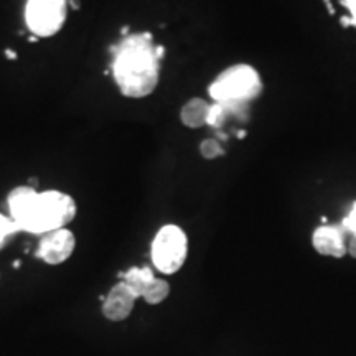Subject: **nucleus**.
I'll return each instance as SVG.
<instances>
[{"mask_svg":"<svg viewBox=\"0 0 356 356\" xmlns=\"http://www.w3.org/2000/svg\"><path fill=\"white\" fill-rule=\"evenodd\" d=\"M163 47L154 44L149 32L129 33L113 47V74L124 96L145 97L152 95L160 79Z\"/></svg>","mask_w":356,"mask_h":356,"instance_id":"obj_1","label":"nucleus"},{"mask_svg":"<svg viewBox=\"0 0 356 356\" xmlns=\"http://www.w3.org/2000/svg\"><path fill=\"white\" fill-rule=\"evenodd\" d=\"M262 79L251 65H233L218 74L210 84L208 92L216 104L222 106L226 113H239L249 102L259 97L262 92Z\"/></svg>","mask_w":356,"mask_h":356,"instance_id":"obj_2","label":"nucleus"},{"mask_svg":"<svg viewBox=\"0 0 356 356\" xmlns=\"http://www.w3.org/2000/svg\"><path fill=\"white\" fill-rule=\"evenodd\" d=\"M76 216V203L70 195L58 190L37 193L32 207L19 222L20 231L32 234H47L65 228Z\"/></svg>","mask_w":356,"mask_h":356,"instance_id":"obj_3","label":"nucleus"},{"mask_svg":"<svg viewBox=\"0 0 356 356\" xmlns=\"http://www.w3.org/2000/svg\"><path fill=\"white\" fill-rule=\"evenodd\" d=\"M188 254V239L185 231L175 225H167L155 234L152 243V262L162 274H175L185 264Z\"/></svg>","mask_w":356,"mask_h":356,"instance_id":"obj_4","label":"nucleus"},{"mask_svg":"<svg viewBox=\"0 0 356 356\" xmlns=\"http://www.w3.org/2000/svg\"><path fill=\"white\" fill-rule=\"evenodd\" d=\"M68 0H29L25 22L35 37H53L65 25Z\"/></svg>","mask_w":356,"mask_h":356,"instance_id":"obj_5","label":"nucleus"},{"mask_svg":"<svg viewBox=\"0 0 356 356\" xmlns=\"http://www.w3.org/2000/svg\"><path fill=\"white\" fill-rule=\"evenodd\" d=\"M74 246H76V239H74L70 229L61 228L50 231V233L43 234V238L40 239L37 257L47 262V264L58 266L70 259V256L74 251Z\"/></svg>","mask_w":356,"mask_h":356,"instance_id":"obj_6","label":"nucleus"},{"mask_svg":"<svg viewBox=\"0 0 356 356\" xmlns=\"http://www.w3.org/2000/svg\"><path fill=\"white\" fill-rule=\"evenodd\" d=\"M137 299L139 297L131 291V287L126 282L121 280L106 296L104 304H102V314L111 322H122L131 315Z\"/></svg>","mask_w":356,"mask_h":356,"instance_id":"obj_7","label":"nucleus"},{"mask_svg":"<svg viewBox=\"0 0 356 356\" xmlns=\"http://www.w3.org/2000/svg\"><path fill=\"white\" fill-rule=\"evenodd\" d=\"M312 244L318 254L341 259L346 254V233L341 225H323L314 231Z\"/></svg>","mask_w":356,"mask_h":356,"instance_id":"obj_8","label":"nucleus"},{"mask_svg":"<svg viewBox=\"0 0 356 356\" xmlns=\"http://www.w3.org/2000/svg\"><path fill=\"white\" fill-rule=\"evenodd\" d=\"M211 104L200 97L190 99L180 111V121L190 129H198L208 126V118H210Z\"/></svg>","mask_w":356,"mask_h":356,"instance_id":"obj_9","label":"nucleus"},{"mask_svg":"<svg viewBox=\"0 0 356 356\" xmlns=\"http://www.w3.org/2000/svg\"><path fill=\"white\" fill-rule=\"evenodd\" d=\"M121 277H122V282H126L127 286L131 287V291L140 299L147 286H149V284L155 279V275L150 267L144 266V267H131V269L121 274Z\"/></svg>","mask_w":356,"mask_h":356,"instance_id":"obj_10","label":"nucleus"},{"mask_svg":"<svg viewBox=\"0 0 356 356\" xmlns=\"http://www.w3.org/2000/svg\"><path fill=\"white\" fill-rule=\"evenodd\" d=\"M168 293H170V286H168L167 280L155 277L152 282L147 286L144 293H142V299H144L147 304L157 305L162 304V302L167 299Z\"/></svg>","mask_w":356,"mask_h":356,"instance_id":"obj_11","label":"nucleus"},{"mask_svg":"<svg viewBox=\"0 0 356 356\" xmlns=\"http://www.w3.org/2000/svg\"><path fill=\"white\" fill-rule=\"evenodd\" d=\"M200 152H202L203 159L213 160L222 157V155H225V149H222L221 144L216 139H207L202 142V145H200Z\"/></svg>","mask_w":356,"mask_h":356,"instance_id":"obj_12","label":"nucleus"},{"mask_svg":"<svg viewBox=\"0 0 356 356\" xmlns=\"http://www.w3.org/2000/svg\"><path fill=\"white\" fill-rule=\"evenodd\" d=\"M19 231H20L19 225H17L10 216L0 215V248L6 244V241L12 234L19 233Z\"/></svg>","mask_w":356,"mask_h":356,"instance_id":"obj_13","label":"nucleus"},{"mask_svg":"<svg viewBox=\"0 0 356 356\" xmlns=\"http://www.w3.org/2000/svg\"><path fill=\"white\" fill-rule=\"evenodd\" d=\"M343 6L348 8L350 15L341 19V25L343 26H356V0H340Z\"/></svg>","mask_w":356,"mask_h":356,"instance_id":"obj_14","label":"nucleus"},{"mask_svg":"<svg viewBox=\"0 0 356 356\" xmlns=\"http://www.w3.org/2000/svg\"><path fill=\"white\" fill-rule=\"evenodd\" d=\"M341 228L345 229V233H350L356 238V203L353 204V208H351L348 216L341 221Z\"/></svg>","mask_w":356,"mask_h":356,"instance_id":"obj_15","label":"nucleus"},{"mask_svg":"<svg viewBox=\"0 0 356 356\" xmlns=\"http://www.w3.org/2000/svg\"><path fill=\"white\" fill-rule=\"evenodd\" d=\"M346 252H348L351 257H355V259H356V238H355V236H351L350 243L346 244Z\"/></svg>","mask_w":356,"mask_h":356,"instance_id":"obj_16","label":"nucleus"},{"mask_svg":"<svg viewBox=\"0 0 356 356\" xmlns=\"http://www.w3.org/2000/svg\"><path fill=\"white\" fill-rule=\"evenodd\" d=\"M7 56H8V58H17V55H15V53H13V51H7Z\"/></svg>","mask_w":356,"mask_h":356,"instance_id":"obj_17","label":"nucleus"}]
</instances>
